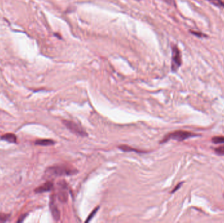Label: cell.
Here are the masks:
<instances>
[{"mask_svg":"<svg viewBox=\"0 0 224 223\" xmlns=\"http://www.w3.org/2000/svg\"><path fill=\"white\" fill-rule=\"evenodd\" d=\"M119 148H120V149L123 151H124V152H131V151H133V152H143V151H139L138 149H135V148H131L129 146H127V145H122L121 146H119Z\"/></svg>","mask_w":224,"mask_h":223,"instance_id":"cell-10","label":"cell"},{"mask_svg":"<svg viewBox=\"0 0 224 223\" xmlns=\"http://www.w3.org/2000/svg\"><path fill=\"white\" fill-rule=\"evenodd\" d=\"M55 142L52 140L49 139H43V140H38L35 141V145L39 146H51L53 145Z\"/></svg>","mask_w":224,"mask_h":223,"instance_id":"cell-8","label":"cell"},{"mask_svg":"<svg viewBox=\"0 0 224 223\" xmlns=\"http://www.w3.org/2000/svg\"><path fill=\"white\" fill-rule=\"evenodd\" d=\"M182 183H179V184L176 186V188H175V189H174L172 191V192L171 193H174V192H175L178 189H180V187L181 186V185H182Z\"/></svg>","mask_w":224,"mask_h":223,"instance_id":"cell-19","label":"cell"},{"mask_svg":"<svg viewBox=\"0 0 224 223\" xmlns=\"http://www.w3.org/2000/svg\"><path fill=\"white\" fill-rule=\"evenodd\" d=\"M197 136L198 135L195 134V133H191L190 132L183 131V130H177V131L168 133L167 136H165L163 139V140L161 141V143H165L167 141L171 140V139L172 140H176L178 141H182L186 140V139L195 137Z\"/></svg>","mask_w":224,"mask_h":223,"instance_id":"cell-2","label":"cell"},{"mask_svg":"<svg viewBox=\"0 0 224 223\" xmlns=\"http://www.w3.org/2000/svg\"><path fill=\"white\" fill-rule=\"evenodd\" d=\"M62 189V190L59 191L58 194V198L59 200L64 203L66 202L68 200V194L66 192V189H63V188H61Z\"/></svg>","mask_w":224,"mask_h":223,"instance_id":"cell-9","label":"cell"},{"mask_svg":"<svg viewBox=\"0 0 224 223\" xmlns=\"http://www.w3.org/2000/svg\"><path fill=\"white\" fill-rule=\"evenodd\" d=\"M49 206L53 219L57 221H59L60 217H61V213H60V211L58 209V207L55 204V199H54V197L53 196H51V197Z\"/></svg>","mask_w":224,"mask_h":223,"instance_id":"cell-5","label":"cell"},{"mask_svg":"<svg viewBox=\"0 0 224 223\" xmlns=\"http://www.w3.org/2000/svg\"><path fill=\"white\" fill-rule=\"evenodd\" d=\"M9 217H10L9 214L3 213L0 212V222H6L9 219Z\"/></svg>","mask_w":224,"mask_h":223,"instance_id":"cell-14","label":"cell"},{"mask_svg":"<svg viewBox=\"0 0 224 223\" xmlns=\"http://www.w3.org/2000/svg\"><path fill=\"white\" fill-rule=\"evenodd\" d=\"M172 64H171V69L173 72H176L182 63V54L180 49L178 48V46L176 44H174L172 47Z\"/></svg>","mask_w":224,"mask_h":223,"instance_id":"cell-3","label":"cell"},{"mask_svg":"<svg viewBox=\"0 0 224 223\" xmlns=\"http://www.w3.org/2000/svg\"><path fill=\"white\" fill-rule=\"evenodd\" d=\"M212 141L215 144H222V143H224V137L217 136L212 137Z\"/></svg>","mask_w":224,"mask_h":223,"instance_id":"cell-12","label":"cell"},{"mask_svg":"<svg viewBox=\"0 0 224 223\" xmlns=\"http://www.w3.org/2000/svg\"><path fill=\"white\" fill-rule=\"evenodd\" d=\"M207 1L210 2L212 4L214 5L216 7L224 8V2L222 0H207Z\"/></svg>","mask_w":224,"mask_h":223,"instance_id":"cell-11","label":"cell"},{"mask_svg":"<svg viewBox=\"0 0 224 223\" xmlns=\"http://www.w3.org/2000/svg\"><path fill=\"white\" fill-rule=\"evenodd\" d=\"M98 210H99V207H97L96 208H95V209H94V210L92 211V212L90 214V215H89V216L88 217L87 219L86 220L85 222H88L89 221H90L92 219V218L94 217V216L96 215V213H97V211H98Z\"/></svg>","mask_w":224,"mask_h":223,"instance_id":"cell-15","label":"cell"},{"mask_svg":"<svg viewBox=\"0 0 224 223\" xmlns=\"http://www.w3.org/2000/svg\"><path fill=\"white\" fill-rule=\"evenodd\" d=\"M163 2H165L168 5H174V0H163Z\"/></svg>","mask_w":224,"mask_h":223,"instance_id":"cell-18","label":"cell"},{"mask_svg":"<svg viewBox=\"0 0 224 223\" xmlns=\"http://www.w3.org/2000/svg\"><path fill=\"white\" fill-rule=\"evenodd\" d=\"M63 124L66 126L68 130L73 133L74 134L81 137H86L88 136L87 133L83 130V128L76 122L70 121H63Z\"/></svg>","mask_w":224,"mask_h":223,"instance_id":"cell-4","label":"cell"},{"mask_svg":"<svg viewBox=\"0 0 224 223\" xmlns=\"http://www.w3.org/2000/svg\"><path fill=\"white\" fill-rule=\"evenodd\" d=\"M215 152L219 155H224V145L215 148Z\"/></svg>","mask_w":224,"mask_h":223,"instance_id":"cell-16","label":"cell"},{"mask_svg":"<svg viewBox=\"0 0 224 223\" xmlns=\"http://www.w3.org/2000/svg\"><path fill=\"white\" fill-rule=\"evenodd\" d=\"M47 175L49 176H70L77 174L78 171L73 167L65 165H57L48 167L46 170Z\"/></svg>","mask_w":224,"mask_h":223,"instance_id":"cell-1","label":"cell"},{"mask_svg":"<svg viewBox=\"0 0 224 223\" xmlns=\"http://www.w3.org/2000/svg\"><path fill=\"white\" fill-rule=\"evenodd\" d=\"M1 139H2V140H4L9 143H17V136H15V134H14V133H6V134L2 136L1 137Z\"/></svg>","mask_w":224,"mask_h":223,"instance_id":"cell-7","label":"cell"},{"mask_svg":"<svg viewBox=\"0 0 224 223\" xmlns=\"http://www.w3.org/2000/svg\"><path fill=\"white\" fill-rule=\"evenodd\" d=\"M54 184L51 181H47L46 183H43V185H40L37 189H35V192L36 193H43L46 192H49L52 190L53 189Z\"/></svg>","mask_w":224,"mask_h":223,"instance_id":"cell-6","label":"cell"},{"mask_svg":"<svg viewBox=\"0 0 224 223\" xmlns=\"http://www.w3.org/2000/svg\"><path fill=\"white\" fill-rule=\"evenodd\" d=\"M27 215H28V214H24V215H22L21 217L19 218V219L17 221V222H22L24 221V219H25V218H26V217Z\"/></svg>","mask_w":224,"mask_h":223,"instance_id":"cell-17","label":"cell"},{"mask_svg":"<svg viewBox=\"0 0 224 223\" xmlns=\"http://www.w3.org/2000/svg\"><path fill=\"white\" fill-rule=\"evenodd\" d=\"M136 1H139V0H136Z\"/></svg>","mask_w":224,"mask_h":223,"instance_id":"cell-20","label":"cell"},{"mask_svg":"<svg viewBox=\"0 0 224 223\" xmlns=\"http://www.w3.org/2000/svg\"><path fill=\"white\" fill-rule=\"evenodd\" d=\"M190 32L191 34L194 35V36L198 37V38H206L208 37L206 34L202 33L201 32H197V31H195V30H190Z\"/></svg>","mask_w":224,"mask_h":223,"instance_id":"cell-13","label":"cell"}]
</instances>
